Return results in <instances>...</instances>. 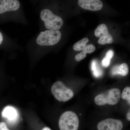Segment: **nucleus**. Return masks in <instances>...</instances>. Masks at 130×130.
<instances>
[{
	"mask_svg": "<svg viewBox=\"0 0 130 130\" xmlns=\"http://www.w3.org/2000/svg\"><path fill=\"white\" fill-rule=\"evenodd\" d=\"M121 97L120 90L113 88L96 96L95 98L94 101L95 104L98 106H103L106 104L114 105L119 102Z\"/></svg>",
	"mask_w": 130,
	"mask_h": 130,
	"instance_id": "nucleus-1",
	"label": "nucleus"
},
{
	"mask_svg": "<svg viewBox=\"0 0 130 130\" xmlns=\"http://www.w3.org/2000/svg\"><path fill=\"white\" fill-rule=\"evenodd\" d=\"M40 18L44 22L45 27L50 30H58L63 24L62 19L54 14L51 10L43 9L40 12Z\"/></svg>",
	"mask_w": 130,
	"mask_h": 130,
	"instance_id": "nucleus-2",
	"label": "nucleus"
},
{
	"mask_svg": "<svg viewBox=\"0 0 130 130\" xmlns=\"http://www.w3.org/2000/svg\"><path fill=\"white\" fill-rule=\"evenodd\" d=\"M79 126L78 117L72 111L63 113L59 119V126L60 130H78Z\"/></svg>",
	"mask_w": 130,
	"mask_h": 130,
	"instance_id": "nucleus-3",
	"label": "nucleus"
},
{
	"mask_svg": "<svg viewBox=\"0 0 130 130\" xmlns=\"http://www.w3.org/2000/svg\"><path fill=\"white\" fill-rule=\"evenodd\" d=\"M61 37V33L59 30H48L40 32L36 41L40 46H53L57 44Z\"/></svg>",
	"mask_w": 130,
	"mask_h": 130,
	"instance_id": "nucleus-4",
	"label": "nucleus"
},
{
	"mask_svg": "<svg viewBox=\"0 0 130 130\" xmlns=\"http://www.w3.org/2000/svg\"><path fill=\"white\" fill-rule=\"evenodd\" d=\"M51 91L56 100L62 102L69 101L74 96L72 90L60 81H56L53 84L51 87Z\"/></svg>",
	"mask_w": 130,
	"mask_h": 130,
	"instance_id": "nucleus-5",
	"label": "nucleus"
},
{
	"mask_svg": "<svg viewBox=\"0 0 130 130\" xmlns=\"http://www.w3.org/2000/svg\"><path fill=\"white\" fill-rule=\"evenodd\" d=\"M94 35L96 37L100 38L98 41L99 44L102 45L107 43L111 44L113 42L112 36L109 33L105 24H101L98 26L95 30Z\"/></svg>",
	"mask_w": 130,
	"mask_h": 130,
	"instance_id": "nucleus-6",
	"label": "nucleus"
},
{
	"mask_svg": "<svg viewBox=\"0 0 130 130\" xmlns=\"http://www.w3.org/2000/svg\"><path fill=\"white\" fill-rule=\"evenodd\" d=\"M123 123L119 120L108 118L103 120L98 124V130H122Z\"/></svg>",
	"mask_w": 130,
	"mask_h": 130,
	"instance_id": "nucleus-7",
	"label": "nucleus"
},
{
	"mask_svg": "<svg viewBox=\"0 0 130 130\" xmlns=\"http://www.w3.org/2000/svg\"><path fill=\"white\" fill-rule=\"evenodd\" d=\"M20 6V3L18 0H0V14L6 12L14 11Z\"/></svg>",
	"mask_w": 130,
	"mask_h": 130,
	"instance_id": "nucleus-8",
	"label": "nucleus"
},
{
	"mask_svg": "<svg viewBox=\"0 0 130 130\" xmlns=\"http://www.w3.org/2000/svg\"><path fill=\"white\" fill-rule=\"evenodd\" d=\"M78 4L83 9L91 11H100L103 6L100 0H79Z\"/></svg>",
	"mask_w": 130,
	"mask_h": 130,
	"instance_id": "nucleus-9",
	"label": "nucleus"
},
{
	"mask_svg": "<svg viewBox=\"0 0 130 130\" xmlns=\"http://www.w3.org/2000/svg\"><path fill=\"white\" fill-rule=\"evenodd\" d=\"M2 116L10 121L14 120L18 117V112L13 107H6L3 109L2 113Z\"/></svg>",
	"mask_w": 130,
	"mask_h": 130,
	"instance_id": "nucleus-10",
	"label": "nucleus"
},
{
	"mask_svg": "<svg viewBox=\"0 0 130 130\" xmlns=\"http://www.w3.org/2000/svg\"><path fill=\"white\" fill-rule=\"evenodd\" d=\"M89 41L88 38H85L77 42L73 45V49L77 51H83Z\"/></svg>",
	"mask_w": 130,
	"mask_h": 130,
	"instance_id": "nucleus-11",
	"label": "nucleus"
},
{
	"mask_svg": "<svg viewBox=\"0 0 130 130\" xmlns=\"http://www.w3.org/2000/svg\"><path fill=\"white\" fill-rule=\"evenodd\" d=\"M129 73V68L126 63H123L119 66L118 68V74L125 76H126Z\"/></svg>",
	"mask_w": 130,
	"mask_h": 130,
	"instance_id": "nucleus-12",
	"label": "nucleus"
},
{
	"mask_svg": "<svg viewBox=\"0 0 130 130\" xmlns=\"http://www.w3.org/2000/svg\"><path fill=\"white\" fill-rule=\"evenodd\" d=\"M121 97L122 99L128 101L129 105L130 104V88L126 87L123 90Z\"/></svg>",
	"mask_w": 130,
	"mask_h": 130,
	"instance_id": "nucleus-13",
	"label": "nucleus"
},
{
	"mask_svg": "<svg viewBox=\"0 0 130 130\" xmlns=\"http://www.w3.org/2000/svg\"><path fill=\"white\" fill-rule=\"evenodd\" d=\"M95 50V47L92 44L86 45L85 48L84 49L83 51L86 53L90 54L93 53Z\"/></svg>",
	"mask_w": 130,
	"mask_h": 130,
	"instance_id": "nucleus-14",
	"label": "nucleus"
},
{
	"mask_svg": "<svg viewBox=\"0 0 130 130\" xmlns=\"http://www.w3.org/2000/svg\"><path fill=\"white\" fill-rule=\"evenodd\" d=\"M86 53L84 51H82L81 53L78 54L75 56V59L76 61H79L83 60L84 58H86Z\"/></svg>",
	"mask_w": 130,
	"mask_h": 130,
	"instance_id": "nucleus-15",
	"label": "nucleus"
},
{
	"mask_svg": "<svg viewBox=\"0 0 130 130\" xmlns=\"http://www.w3.org/2000/svg\"><path fill=\"white\" fill-rule=\"evenodd\" d=\"M93 72L94 76L96 77H98L102 75V71L98 66H96L95 70Z\"/></svg>",
	"mask_w": 130,
	"mask_h": 130,
	"instance_id": "nucleus-16",
	"label": "nucleus"
},
{
	"mask_svg": "<svg viewBox=\"0 0 130 130\" xmlns=\"http://www.w3.org/2000/svg\"><path fill=\"white\" fill-rule=\"evenodd\" d=\"M110 60L111 59L106 58V57H104V58L103 59L102 62V66L105 67H108L109 66Z\"/></svg>",
	"mask_w": 130,
	"mask_h": 130,
	"instance_id": "nucleus-17",
	"label": "nucleus"
},
{
	"mask_svg": "<svg viewBox=\"0 0 130 130\" xmlns=\"http://www.w3.org/2000/svg\"><path fill=\"white\" fill-rule=\"evenodd\" d=\"M114 52L112 50H109L106 54L105 57L111 59L113 56Z\"/></svg>",
	"mask_w": 130,
	"mask_h": 130,
	"instance_id": "nucleus-18",
	"label": "nucleus"
},
{
	"mask_svg": "<svg viewBox=\"0 0 130 130\" xmlns=\"http://www.w3.org/2000/svg\"><path fill=\"white\" fill-rule=\"evenodd\" d=\"M0 130H10L8 128L6 124L4 122L0 123Z\"/></svg>",
	"mask_w": 130,
	"mask_h": 130,
	"instance_id": "nucleus-19",
	"label": "nucleus"
},
{
	"mask_svg": "<svg viewBox=\"0 0 130 130\" xmlns=\"http://www.w3.org/2000/svg\"><path fill=\"white\" fill-rule=\"evenodd\" d=\"M119 66H115L111 70V73L112 75L118 74V68Z\"/></svg>",
	"mask_w": 130,
	"mask_h": 130,
	"instance_id": "nucleus-20",
	"label": "nucleus"
},
{
	"mask_svg": "<svg viewBox=\"0 0 130 130\" xmlns=\"http://www.w3.org/2000/svg\"><path fill=\"white\" fill-rule=\"evenodd\" d=\"M3 36L2 33L0 32V45L2 43V42L3 41Z\"/></svg>",
	"mask_w": 130,
	"mask_h": 130,
	"instance_id": "nucleus-21",
	"label": "nucleus"
},
{
	"mask_svg": "<svg viewBox=\"0 0 130 130\" xmlns=\"http://www.w3.org/2000/svg\"><path fill=\"white\" fill-rule=\"evenodd\" d=\"M130 112H128L127 114V119L129 121H130Z\"/></svg>",
	"mask_w": 130,
	"mask_h": 130,
	"instance_id": "nucleus-22",
	"label": "nucleus"
},
{
	"mask_svg": "<svg viewBox=\"0 0 130 130\" xmlns=\"http://www.w3.org/2000/svg\"><path fill=\"white\" fill-rule=\"evenodd\" d=\"M42 130H52L51 129L47 127H44V128H43Z\"/></svg>",
	"mask_w": 130,
	"mask_h": 130,
	"instance_id": "nucleus-23",
	"label": "nucleus"
}]
</instances>
